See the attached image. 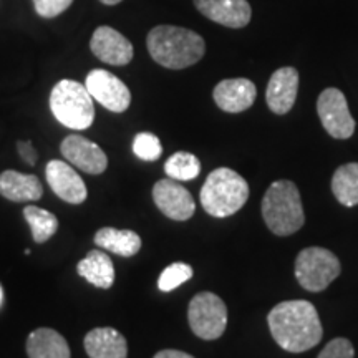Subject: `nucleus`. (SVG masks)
Returning <instances> with one entry per match:
<instances>
[{
	"mask_svg": "<svg viewBox=\"0 0 358 358\" xmlns=\"http://www.w3.org/2000/svg\"><path fill=\"white\" fill-rule=\"evenodd\" d=\"M164 171L174 181H191L201 173V163L198 156L186 151H178L164 163Z\"/></svg>",
	"mask_w": 358,
	"mask_h": 358,
	"instance_id": "b1692460",
	"label": "nucleus"
},
{
	"mask_svg": "<svg viewBox=\"0 0 358 358\" xmlns=\"http://www.w3.org/2000/svg\"><path fill=\"white\" fill-rule=\"evenodd\" d=\"M25 221L32 229V237L37 244H43L55 236L58 229V219L53 213L47 209L37 208V206H27L24 209Z\"/></svg>",
	"mask_w": 358,
	"mask_h": 358,
	"instance_id": "5701e85b",
	"label": "nucleus"
},
{
	"mask_svg": "<svg viewBox=\"0 0 358 358\" xmlns=\"http://www.w3.org/2000/svg\"><path fill=\"white\" fill-rule=\"evenodd\" d=\"M355 350L350 340L347 338H334L327 343L324 350L319 353L317 358H353Z\"/></svg>",
	"mask_w": 358,
	"mask_h": 358,
	"instance_id": "bb28decb",
	"label": "nucleus"
},
{
	"mask_svg": "<svg viewBox=\"0 0 358 358\" xmlns=\"http://www.w3.org/2000/svg\"><path fill=\"white\" fill-rule=\"evenodd\" d=\"M262 217L275 236H290L306 222L301 192L292 181H275L262 199Z\"/></svg>",
	"mask_w": 358,
	"mask_h": 358,
	"instance_id": "7ed1b4c3",
	"label": "nucleus"
},
{
	"mask_svg": "<svg viewBox=\"0 0 358 358\" xmlns=\"http://www.w3.org/2000/svg\"><path fill=\"white\" fill-rule=\"evenodd\" d=\"M272 338L285 352L302 353L319 345L324 335L317 308L308 301L280 302L268 312Z\"/></svg>",
	"mask_w": 358,
	"mask_h": 358,
	"instance_id": "f257e3e1",
	"label": "nucleus"
},
{
	"mask_svg": "<svg viewBox=\"0 0 358 358\" xmlns=\"http://www.w3.org/2000/svg\"><path fill=\"white\" fill-rule=\"evenodd\" d=\"M73 0H34L35 12L43 19H53L64 13L69 8Z\"/></svg>",
	"mask_w": 358,
	"mask_h": 358,
	"instance_id": "cd10ccee",
	"label": "nucleus"
},
{
	"mask_svg": "<svg viewBox=\"0 0 358 358\" xmlns=\"http://www.w3.org/2000/svg\"><path fill=\"white\" fill-rule=\"evenodd\" d=\"M88 93L93 100L113 113H123L131 105V92L118 77L108 70H92L85 82Z\"/></svg>",
	"mask_w": 358,
	"mask_h": 358,
	"instance_id": "1a4fd4ad",
	"label": "nucleus"
},
{
	"mask_svg": "<svg viewBox=\"0 0 358 358\" xmlns=\"http://www.w3.org/2000/svg\"><path fill=\"white\" fill-rule=\"evenodd\" d=\"M153 358H194L189 353L181 350H161Z\"/></svg>",
	"mask_w": 358,
	"mask_h": 358,
	"instance_id": "c756f323",
	"label": "nucleus"
},
{
	"mask_svg": "<svg viewBox=\"0 0 358 358\" xmlns=\"http://www.w3.org/2000/svg\"><path fill=\"white\" fill-rule=\"evenodd\" d=\"M27 355L29 358H70V347L64 335L42 327L27 338Z\"/></svg>",
	"mask_w": 358,
	"mask_h": 358,
	"instance_id": "6ab92c4d",
	"label": "nucleus"
},
{
	"mask_svg": "<svg viewBox=\"0 0 358 358\" xmlns=\"http://www.w3.org/2000/svg\"><path fill=\"white\" fill-rule=\"evenodd\" d=\"M317 113L327 133L337 140H348L355 131V120L348 110L347 98L338 88H327L317 100Z\"/></svg>",
	"mask_w": 358,
	"mask_h": 358,
	"instance_id": "6e6552de",
	"label": "nucleus"
},
{
	"mask_svg": "<svg viewBox=\"0 0 358 358\" xmlns=\"http://www.w3.org/2000/svg\"><path fill=\"white\" fill-rule=\"evenodd\" d=\"M155 204L164 216L173 221H187L196 211L191 192L174 179H159L153 187Z\"/></svg>",
	"mask_w": 358,
	"mask_h": 358,
	"instance_id": "9d476101",
	"label": "nucleus"
},
{
	"mask_svg": "<svg viewBox=\"0 0 358 358\" xmlns=\"http://www.w3.org/2000/svg\"><path fill=\"white\" fill-rule=\"evenodd\" d=\"M2 302H3V290H2V285H0V307H2Z\"/></svg>",
	"mask_w": 358,
	"mask_h": 358,
	"instance_id": "2f4dec72",
	"label": "nucleus"
},
{
	"mask_svg": "<svg viewBox=\"0 0 358 358\" xmlns=\"http://www.w3.org/2000/svg\"><path fill=\"white\" fill-rule=\"evenodd\" d=\"M133 153L143 161H156L163 155V146L153 133H138L133 140Z\"/></svg>",
	"mask_w": 358,
	"mask_h": 358,
	"instance_id": "a878e982",
	"label": "nucleus"
},
{
	"mask_svg": "<svg viewBox=\"0 0 358 358\" xmlns=\"http://www.w3.org/2000/svg\"><path fill=\"white\" fill-rule=\"evenodd\" d=\"M342 272L340 261L334 252L324 248L301 250L295 261V277L308 292H322Z\"/></svg>",
	"mask_w": 358,
	"mask_h": 358,
	"instance_id": "423d86ee",
	"label": "nucleus"
},
{
	"mask_svg": "<svg viewBox=\"0 0 358 358\" xmlns=\"http://www.w3.org/2000/svg\"><path fill=\"white\" fill-rule=\"evenodd\" d=\"M83 345L90 358H128L127 338L111 327L93 329L85 335Z\"/></svg>",
	"mask_w": 358,
	"mask_h": 358,
	"instance_id": "f3484780",
	"label": "nucleus"
},
{
	"mask_svg": "<svg viewBox=\"0 0 358 358\" xmlns=\"http://www.w3.org/2000/svg\"><path fill=\"white\" fill-rule=\"evenodd\" d=\"M17 148H19V153L22 158L25 159V163H29L30 166H34L35 161H37V151L34 150L32 143L30 141H19L17 143Z\"/></svg>",
	"mask_w": 358,
	"mask_h": 358,
	"instance_id": "c85d7f7f",
	"label": "nucleus"
},
{
	"mask_svg": "<svg viewBox=\"0 0 358 358\" xmlns=\"http://www.w3.org/2000/svg\"><path fill=\"white\" fill-rule=\"evenodd\" d=\"M192 274H194V271H192L189 264L174 262L161 272L158 279V287L159 290H163V292H171V290L178 289L179 285L189 280Z\"/></svg>",
	"mask_w": 358,
	"mask_h": 358,
	"instance_id": "393cba45",
	"label": "nucleus"
},
{
	"mask_svg": "<svg viewBox=\"0 0 358 358\" xmlns=\"http://www.w3.org/2000/svg\"><path fill=\"white\" fill-rule=\"evenodd\" d=\"M50 110L58 123L70 129H87L95 120L93 98L85 85L60 80L50 93Z\"/></svg>",
	"mask_w": 358,
	"mask_h": 358,
	"instance_id": "39448f33",
	"label": "nucleus"
},
{
	"mask_svg": "<svg viewBox=\"0 0 358 358\" xmlns=\"http://www.w3.org/2000/svg\"><path fill=\"white\" fill-rule=\"evenodd\" d=\"M48 186L62 201L70 204H82L88 196V189L85 181L73 166L65 161L52 159L45 168Z\"/></svg>",
	"mask_w": 358,
	"mask_h": 358,
	"instance_id": "ddd939ff",
	"label": "nucleus"
},
{
	"mask_svg": "<svg viewBox=\"0 0 358 358\" xmlns=\"http://www.w3.org/2000/svg\"><path fill=\"white\" fill-rule=\"evenodd\" d=\"M0 194L12 203H30L42 198L43 186L35 174L8 169L0 173Z\"/></svg>",
	"mask_w": 358,
	"mask_h": 358,
	"instance_id": "a211bd4d",
	"label": "nucleus"
},
{
	"mask_svg": "<svg viewBox=\"0 0 358 358\" xmlns=\"http://www.w3.org/2000/svg\"><path fill=\"white\" fill-rule=\"evenodd\" d=\"M194 7L206 19L229 29H243L252 15L248 0H194Z\"/></svg>",
	"mask_w": 358,
	"mask_h": 358,
	"instance_id": "4468645a",
	"label": "nucleus"
},
{
	"mask_svg": "<svg viewBox=\"0 0 358 358\" xmlns=\"http://www.w3.org/2000/svg\"><path fill=\"white\" fill-rule=\"evenodd\" d=\"M80 277L98 289H110L115 282V266L103 250H90L77 266Z\"/></svg>",
	"mask_w": 358,
	"mask_h": 358,
	"instance_id": "aec40b11",
	"label": "nucleus"
},
{
	"mask_svg": "<svg viewBox=\"0 0 358 358\" xmlns=\"http://www.w3.org/2000/svg\"><path fill=\"white\" fill-rule=\"evenodd\" d=\"M214 101L226 113H243L256 101L257 90L248 78L222 80L214 88Z\"/></svg>",
	"mask_w": 358,
	"mask_h": 358,
	"instance_id": "2eb2a0df",
	"label": "nucleus"
},
{
	"mask_svg": "<svg viewBox=\"0 0 358 358\" xmlns=\"http://www.w3.org/2000/svg\"><path fill=\"white\" fill-rule=\"evenodd\" d=\"M64 158L71 166L88 174H101L108 168V156L96 143L87 140L80 134H70L60 145Z\"/></svg>",
	"mask_w": 358,
	"mask_h": 358,
	"instance_id": "9b49d317",
	"label": "nucleus"
},
{
	"mask_svg": "<svg viewBox=\"0 0 358 358\" xmlns=\"http://www.w3.org/2000/svg\"><path fill=\"white\" fill-rule=\"evenodd\" d=\"M95 244L98 248L116 254V256L131 257L140 252L141 237L136 232L128 229L103 227L95 234Z\"/></svg>",
	"mask_w": 358,
	"mask_h": 358,
	"instance_id": "412c9836",
	"label": "nucleus"
},
{
	"mask_svg": "<svg viewBox=\"0 0 358 358\" xmlns=\"http://www.w3.org/2000/svg\"><path fill=\"white\" fill-rule=\"evenodd\" d=\"M101 3H105V6H118L120 2H123V0H100Z\"/></svg>",
	"mask_w": 358,
	"mask_h": 358,
	"instance_id": "7c9ffc66",
	"label": "nucleus"
},
{
	"mask_svg": "<svg viewBox=\"0 0 358 358\" xmlns=\"http://www.w3.org/2000/svg\"><path fill=\"white\" fill-rule=\"evenodd\" d=\"M299 92V71L292 66H284L274 71L268 80L266 100L268 108L275 115H285L292 110Z\"/></svg>",
	"mask_w": 358,
	"mask_h": 358,
	"instance_id": "dca6fc26",
	"label": "nucleus"
},
{
	"mask_svg": "<svg viewBox=\"0 0 358 358\" xmlns=\"http://www.w3.org/2000/svg\"><path fill=\"white\" fill-rule=\"evenodd\" d=\"M90 48L98 60L115 66L128 65L134 55L131 42L123 34L108 25L98 27L93 32Z\"/></svg>",
	"mask_w": 358,
	"mask_h": 358,
	"instance_id": "f8f14e48",
	"label": "nucleus"
},
{
	"mask_svg": "<svg viewBox=\"0 0 358 358\" xmlns=\"http://www.w3.org/2000/svg\"><path fill=\"white\" fill-rule=\"evenodd\" d=\"M199 198L209 216L227 217L248 203L249 185L239 173L229 168H217L206 179Z\"/></svg>",
	"mask_w": 358,
	"mask_h": 358,
	"instance_id": "20e7f679",
	"label": "nucleus"
},
{
	"mask_svg": "<svg viewBox=\"0 0 358 358\" xmlns=\"http://www.w3.org/2000/svg\"><path fill=\"white\" fill-rule=\"evenodd\" d=\"M192 334L203 340H216L227 327V307L219 295L201 292L192 297L187 308Z\"/></svg>",
	"mask_w": 358,
	"mask_h": 358,
	"instance_id": "0eeeda50",
	"label": "nucleus"
},
{
	"mask_svg": "<svg viewBox=\"0 0 358 358\" xmlns=\"http://www.w3.org/2000/svg\"><path fill=\"white\" fill-rule=\"evenodd\" d=\"M332 192L338 203L347 208L358 204V163L343 164L335 171Z\"/></svg>",
	"mask_w": 358,
	"mask_h": 358,
	"instance_id": "4be33fe9",
	"label": "nucleus"
},
{
	"mask_svg": "<svg viewBox=\"0 0 358 358\" xmlns=\"http://www.w3.org/2000/svg\"><path fill=\"white\" fill-rule=\"evenodd\" d=\"M148 52L156 64L169 70H182L198 64L204 57V38L189 29L158 25L146 38Z\"/></svg>",
	"mask_w": 358,
	"mask_h": 358,
	"instance_id": "f03ea898",
	"label": "nucleus"
}]
</instances>
